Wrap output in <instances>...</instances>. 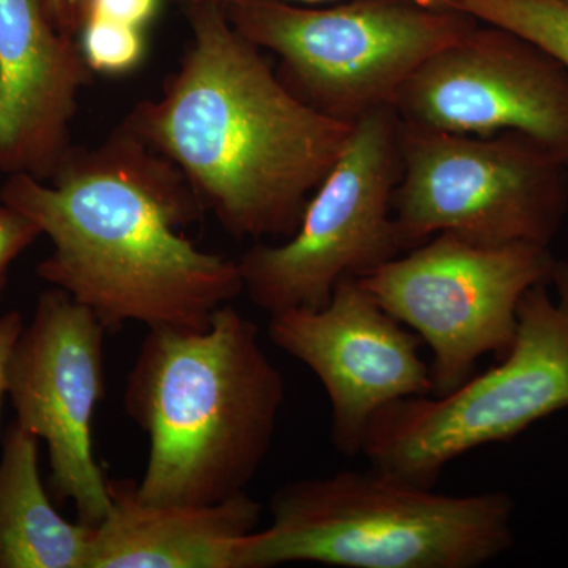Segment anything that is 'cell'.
<instances>
[{
    "label": "cell",
    "mask_w": 568,
    "mask_h": 568,
    "mask_svg": "<svg viewBox=\"0 0 568 568\" xmlns=\"http://www.w3.org/2000/svg\"><path fill=\"white\" fill-rule=\"evenodd\" d=\"M0 203L50 239L37 275L108 332L204 331L244 293L237 261L181 233L205 212L185 175L123 123L95 148L71 149L50 181L9 175Z\"/></svg>",
    "instance_id": "6da1fadb"
},
{
    "label": "cell",
    "mask_w": 568,
    "mask_h": 568,
    "mask_svg": "<svg viewBox=\"0 0 568 568\" xmlns=\"http://www.w3.org/2000/svg\"><path fill=\"white\" fill-rule=\"evenodd\" d=\"M183 7L192 41L181 65L122 123L185 175L227 234L291 237L354 125L297 99L222 2Z\"/></svg>",
    "instance_id": "7a4b0ae2"
},
{
    "label": "cell",
    "mask_w": 568,
    "mask_h": 568,
    "mask_svg": "<svg viewBox=\"0 0 568 568\" xmlns=\"http://www.w3.org/2000/svg\"><path fill=\"white\" fill-rule=\"evenodd\" d=\"M283 403L282 372L260 327L233 305L204 331H149L123 394L149 439L138 496L205 506L246 493L271 452Z\"/></svg>",
    "instance_id": "3957f363"
},
{
    "label": "cell",
    "mask_w": 568,
    "mask_h": 568,
    "mask_svg": "<svg viewBox=\"0 0 568 568\" xmlns=\"http://www.w3.org/2000/svg\"><path fill=\"white\" fill-rule=\"evenodd\" d=\"M514 515L504 491L443 495L373 466L339 470L276 489L239 568H477L511 548Z\"/></svg>",
    "instance_id": "277c9868"
},
{
    "label": "cell",
    "mask_w": 568,
    "mask_h": 568,
    "mask_svg": "<svg viewBox=\"0 0 568 568\" xmlns=\"http://www.w3.org/2000/svg\"><path fill=\"white\" fill-rule=\"evenodd\" d=\"M568 409V263L534 284L518 305L514 345L488 372L444 396H409L377 410L362 454L373 467L418 487L467 452L508 443Z\"/></svg>",
    "instance_id": "5b68a950"
},
{
    "label": "cell",
    "mask_w": 568,
    "mask_h": 568,
    "mask_svg": "<svg viewBox=\"0 0 568 568\" xmlns=\"http://www.w3.org/2000/svg\"><path fill=\"white\" fill-rule=\"evenodd\" d=\"M246 40L278 55L280 80L310 108L354 125L392 106L414 71L473 31L476 18L416 0H349L304 9L287 0H223Z\"/></svg>",
    "instance_id": "8992f818"
},
{
    "label": "cell",
    "mask_w": 568,
    "mask_h": 568,
    "mask_svg": "<svg viewBox=\"0 0 568 568\" xmlns=\"http://www.w3.org/2000/svg\"><path fill=\"white\" fill-rule=\"evenodd\" d=\"M568 211V164L521 133L469 136L402 122L394 197L403 252L440 233L549 246Z\"/></svg>",
    "instance_id": "52a82bcc"
},
{
    "label": "cell",
    "mask_w": 568,
    "mask_h": 568,
    "mask_svg": "<svg viewBox=\"0 0 568 568\" xmlns=\"http://www.w3.org/2000/svg\"><path fill=\"white\" fill-rule=\"evenodd\" d=\"M402 178V119L394 106L365 114L283 244H256L237 261L257 308H323L336 284L362 278L403 253L394 220Z\"/></svg>",
    "instance_id": "ba28073f"
},
{
    "label": "cell",
    "mask_w": 568,
    "mask_h": 568,
    "mask_svg": "<svg viewBox=\"0 0 568 568\" xmlns=\"http://www.w3.org/2000/svg\"><path fill=\"white\" fill-rule=\"evenodd\" d=\"M556 261L545 245L440 233L358 282L432 347V395L444 396L476 375L478 358L508 353L523 295L551 278Z\"/></svg>",
    "instance_id": "9c48e42d"
},
{
    "label": "cell",
    "mask_w": 568,
    "mask_h": 568,
    "mask_svg": "<svg viewBox=\"0 0 568 568\" xmlns=\"http://www.w3.org/2000/svg\"><path fill=\"white\" fill-rule=\"evenodd\" d=\"M106 328L58 287L37 298L7 369V395L22 428L47 444L51 491L78 521L99 526L111 508L110 480L93 454L92 424L104 398Z\"/></svg>",
    "instance_id": "30bf717a"
},
{
    "label": "cell",
    "mask_w": 568,
    "mask_h": 568,
    "mask_svg": "<svg viewBox=\"0 0 568 568\" xmlns=\"http://www.w3.org/2000/svg\"><path fill=\"white\" fill-rule=\"evenodd\" d=\"M402 122L439 132L521 133L568 164V70L518 33L478 21L396 93Z\"/></svg>",
    "instance_id": "8fae6325"
},
{
    "label": "cell",
    "mask_w": 568,
    "mask_h": 568,
    "mask_svg": "<svg viewBox=\"0 0 568 568\" xmlns=\"http://www.w3.org/2000/svg\"><path fill=\"white\" fill-rule=\"evenodd\" d=\"M268 338L323 384L332 406V443L346 457L362 454L377 410L433 394L432 368L420 357L424 339L388 315L353 276L336 284L323 308L272 315Z\"/></svg>",
    "instance_id": "7c38bea8"
},
{
    "label": "cell",
    "mask_w": 568,
    "mask_h": 568,
    "mask_svg": "<svg viewBox=\"0 0 568 568\" xmlns=\"http://www.w3.org/2000/svg\"><path fill=\"white\" fill-rule=\"evenodd\" d=\"M93 71L43 0H0V173L50 181Z\"/></svg>",
    "instance_id": "4fadbf2b"
},
{
    "label": "cell",
    "mask_w": 568,
    "mask_h": 568,
    "mask_svg": "<svg viewBox=\"0 0 568 568\" xmlns=\"http://www.w3.org/2000/svg\"><path fill=\"white\" fill-rule=\"evenodd\" d=\"M111 508L93 528L88 568H239L261 521L248 491L205 506L151 504L132 480H110Z\"/></svg>",
    "instance_id": "5bb4252c"
},
{
    "label": "cell",
    "mask_w": 568,
    "mask_h": 568,
    "mask_svg": "<svg viewBox=\"0 0 568 568\" xmlns=\"http://www.w3.org/2000/svg\"><path fill=\"white\" fill-rule=\"evenodd\" d=\"M40 439L13 422L0 455V568H88L93 526L55 510L39 465Z\"/></svg>",
    "instance_id": "9a60e30c"
},
{
    "label": "cell",
    "mask_w": 568,
    "mask_h": 568,
    "mask_svg": "<svg viewBox=\"0 0 568 568\" xmlns=\"http://www.w3.org/2000/svg\"><path fill=\"white\" fill-rule=\"evenodd\" d=\"M454 7L525 37L568 70V0H454Z\"/></svg>",
    "instance_id": "2e32d148"
},
{
    "label": "cell",
    "mask_w": 568,
    "mask_h": 568,
    "mask_svg": "<svg viewBox=\"0 0 568 568\" xmlns=\"http://www.w3.org/2000/svg\"><path fill=\"white\" fill-rule=\"evenodd\" d=\"M82 55L95 73L125 74L144 61V29L103 18H85L78 32Z\"/></svg>",
    "instance_id": "e0dca14e"
},
{
    "label": "cell",
    "mask_w": 568,
    "mask_h": 568,
    "mask_svg": "<svg viewBox=\"0 0 568 568\" xmlns=\"http://www.w3.org/2000/svg\"><path fill=\"white\" fill-rule=\"evenodd\" d=\"M41 235L40 227L31 219L0 203V298L9 283L11 264Z\"/></svg>",
    "instance_id": "ac0fdd59"
},
{
    "label": "cell",
    "mask_w": 568,
    "mask_h": 568,
    "mask_svg": "<svg viewBox=\"0 0 568 568\" xmlns=\"http://www.w3.org/2000/svg\"><path fill=\"white\" fill-rule=\"evenodd\" d=\"M160 0H89L85 18H103L144 29L155 18Z\"/></svg>",
    "instance_id": "d6986e66"
},
{
    "label": "cell",
    "mask_w": 568,
    "mask_h": 568,
    "mask_svg": "<svg viewBox=\"0 0 568 568\" xmlns=\"http://www.w3.org/2000/svg\"><path fill=\"white\" fill-rule=\"evenodd\" d=\"M24 325L20 312H9L0 317V407H2L3 396L7 395V369H9L11 353Z\"/></svg>",
    "instance_id": "ffe728a7"
},
{
    "label": "cell",
    "mask_w": 568,
    "mask_h": 568,
    "mask_svg": "<svg viewBox=\"0 0 568 568\" xmlns=\"http://www.w3.org/2000/svg\"><path fill=\"white\" fill-rule=\"evenodd\" d=\"M55 28L71 37H78L85 20L89 0H43Z\"/></svg>",
    "instance_id": "44dd1931"
},
{
    "label": "cell",
    "mask_w": 568,
    "mask_h": 568,
    "mask_svg": "<svg viewBox=\"0 0 568 568\" xmlns=\"http://www.w3.org/2000/svg\"><path fill=\"white\" fill-rule=\"evenodd\" d=\"M175 3H185L194 2V0H173ZM216 2H223V0H216ZM298 2H325V0H298ZM418 3H424V6L436 7V9H455L454 0H416Z\"/></svg>",
    "instance_id": "7402d4cb"
}]
</instances>
